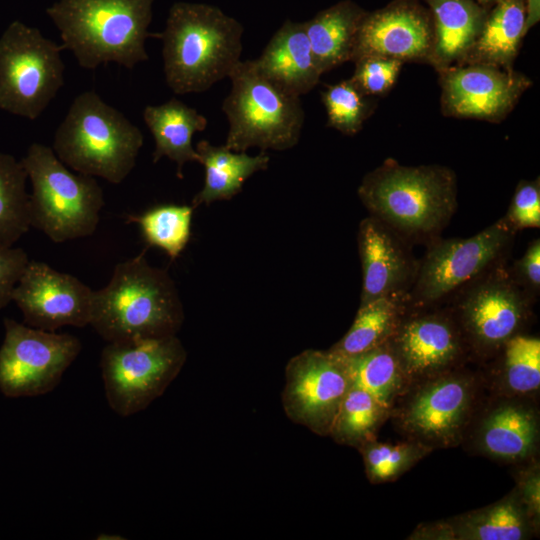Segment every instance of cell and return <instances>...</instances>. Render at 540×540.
<instances>
[{"label":"cell","instance_id":"cell-1","mask_svg":"<svg viewBox=\"0 0 540 540\" xmlns=\"http://www.w3.org/2000/svg\"><path fill=\"white\" fill-rule=\"evenodd\" d=\"M244 28L218 7L176 2L165 29L156 34L163 42L165 81L176 94L201 93L229 77L241 61Z\"/></svg>","mask_w":540,"mask_h":540},{"label":"cell","instance_id":"cell-2","mask_svg":"<svg viewBox=\"0 0 540 540\" xmlns=\"http://www.w3.org/2000/svg\"><path fill=\"white\" fill-rule=\"evenodd\" d=\"M184 319L174 281L144 253L118 263L94 290L90 325L106 342L176 335Z\"/></svg>","mask_w":540,"mask_h":540},{"label":"cell","instance_id":"cell-3","mask_svg":"<svg viewBox=\"0 0 540 540\" xmlns=\"http://www.w3.org/2000/svg\"><path fill=\"white\" fill-rule=\"evenodd\" d=\"M154 0H59L46 9L64 49L80 67L94 70L116 63L133 69L148 60Z\"/></svg>","mask_w":540,"mask_h":540},{"label":"cell","instance_id":"cell-4","mask_svg":"<svg viewBox=\"0 0 540 540\" xmlns=\"http://www.w3.org/2000/svg\"><path fill=\"white\" fill-rule=\"evenodd\" d=\"M358 195L371 216L414 239L441 231L457 208L456 176L439 165L405 166L387 159L365 175Z\"/></svg>","mask_w":540,"mask_h":540},{"label":"cell","instance_id":"cell-5","mask_svg":"<svg viewBox=\"0 0 540 540\" xmlns=\"http://www.w3.org/2000/svg\"><path fill=\"white\" fill-rule=\"evenodd\" d=\"M143 142L135 124L90 90L71 103L55 131L52 149L77 173L119 184L133 170Z\"/></svg>","mask_w":540,"mask_h":540},{"label":"cell","instance_id":"cell-6","mask_svg":"<svg viewBox=\"0 0 540 540\" xmlns=\"http://www.w3.org/2000/svg\"><path fill=\"white\" fill-rule=\"evenodd\" d=\"M20 160L32 186L31 227L55 243L91 236L104 206L97 180L71 172L51 147L41 143H32Z\"/></svg>","mask_w":540,"mask_h":540},{"label":"cell","instance_id":"cell-7","mask_svg":"<svg viewBox=\"0 0 540 540\" xmlns=\"http://www.w3.org/2000/svg\"><path fill=\"white\" fill-rule=\"evenodd\" d=\"M229 78L231 89L221 107L229 123L224 146L235 152L294 147L305 118L300 97L270 82L253 60L240 61Z\"/></svg>","mask_w":540,"mask_h":540},{"label":"cell","instance_id":"cell-8","mask_svg":"<svg viewBox=\"0 0 540 540\" xmlns=\"http://www.w3.org/2000/svg\"><path fill=\"white\" fill-rule=\"evenodd\" d=\"M186 357L176 335L107 342L100 368L110 408L122 417L145 409L177 377Z\"/></svg>","mask_w":540,"mask_h":540},{"label":"cell","instance_id":"cell-9","mask_svg":"<svg viewBox=\"0 0 540 540\" xmlns=\"http://www.w3.org/2000/svg\"><path fill=\"white\" fill-rule=\"evenodd\" d=\"M62 44L13 21L0 36V109L36 120L64 84Z\"/></svg>","mask_w":540,"mask_h":540},{"label":"cell","instance_id":"cell-10","mask_svg":"<svg viewBox=\"0 0 540 540\" xmlns=\"http://www.w3.org/2000/svg\"><path fill=\"white\" fill-rule=\"evenodd\" d=\"M0 347V391L7 397H34L52 391L79 355L81 341L5 318Z\"/></svg>","mask_w":540,"mask_h":540},{"label":"cell","instance_id":"cell-11","mask_svg":"<svg viewBox=\"0 0 540 540\" xmlns=\"http://www.w3.org/2000/svg\"><path fill=\"white\" fill-rule=\"evenodd\" d=\"M514 232L503 217L469 238L433 244L416 270L410 301L433 304L483 274L503 256Z\"/></svg>","mask_w":540,"mask_h":540},{"label":"cell","instance_id":"cell-12","mask_svg":"<svg viewBox=\"0 0 540 540\" xmlns=\"http://www.w3.org/2000/svg\"><path fill=\"white\" fill-rule=\"evenodd\" d=\"M351 387L345 366L331 351L305 350L285 368L282 404L288 418L319 435H329Z\"/></svg>","mask_w":540,"mask_h":540},{"label":"cell","instance_id":"cell-13","mask_svg":"<svg viewBox=\"0 0 540 540\" xmlns=\"http://www.w3.org/2000/svg\"><path fill=\"white\" fill-rule=\"evenodd\" d=\"M94 290L77 277L30 260L17 283L12 302L24 323L47 331L90 325Z\"/></svg>","mask_w":540,"mask_h":540},{"label":"cell","instance_id":"cell-14","mask_svg":"<svg viewBox=\"0 0 540 540\" xmlns=\"http://www.w3.org/2000/svg\"><path fill=\"white\" fill-rule=\"evenodd\" d=\"M439 74L445 115L490 122L504 119L531 85L512 68L481 63L453 65Z\"/></svg>","mask_w":540,"mask_h":540},{"label":"cell","instance_id":"cell-15","mask_svg":"<svg viewBox=\"0 0 540 540\" xmlns=\"http://www.w3.org/2000/svg\"><path fill=\"white\" fill-rule=\"evenodd\" d=\"M528 300L517 282L493 274L471 287L459 304L462 329L480 352L501 349L528 318Z\"/></svg>","mask_w":540,"mask_h":540},{"label":"cell","instance_id":"cell-16","mask_svg":"<svg viewBox=\"0 0 540 540\" xmlns=\"http://www.w3.org/2000/svg\"><path fill=\"white\" fill-rule=\"evenodd\" d=\"M422 382L398 414L401 427L425 445L456 442L471 410L472 381L446 372Z\"/></svg>","mask_w":540,"mask_h":540},{"label":"cell","instance_id":"cell-17","mask_svg":"<svg viewBox=\"0 0 540 540\" xmlns=\"http://www.w3.org/2000/svg\"><path fill=\"white\" fill-rule=\"evenodd\" d=\"M434 25L420 8L398 2L365 14L357 30L351 60L380 56L401 62L431 63Z\"/></svg>","mask_w":540,"mask_h":540},{"label":"cell","instance_id":"cell-18","mask_svg":"<svg viewBox=\"0 0 540 540\" xmlns=\"http://www.w3.org/2000/svg\"><path fill=\"white\" fill-rule=\"evenodd\" d=\"M387 343L408 382L448 372L462 353L458 326L437 313L402 317Z\"/></svg>","mask_w":540,"mask_h":540},{"label":"cell","instance_id":"cell-19","mask_svg":"<svg viewBox=\"0 0 540 540\" xmlns=\"http://www.w3.org/2000/svg\"><path fill=\"white\" fill-rule=\"evenodd\" d=\"M358 247L363 274L360 304L404 297L416 269L400 235L370 215L359 224Z\"/></svg>","mask_w":540,"mask_h":540},{"label":"cell","instance_id":"cell-20","mask_svg":"<svg viewBox=\"0 0 540 540\" xmlns=\"http://www.w3.org/2000/svg\"><path fill=\"white\" fill-rule=\"evenodd\" d=\"M257 70L288 94L301 97L320 80L319 71L303 23L284 21L260 56Z\"/></svg>","mask_w":540,"mask_h":540},{"label":"cell","instance_id":"cell-21","mask_svg":"<svg viewBox=\"0 0 540 540\" xmlns=\"http://www.w3.org/2000/svg\"><path fill=\"white\" fill-rule=\"evenodd\" d=\"M539 422L535 411L519 402H504L482 419L476 443L486 455L504 461L527 459L536 450Z\"/></svg>","mask_w":540,"mask_h":540},{"label":"cell","instance_id":"cell-22","mask_svg":"<svg viewBox=\"0 0 540 540\" xmlns=\"http://www.w3.org/2000/svg\"><path fill=\"white\" fill-rule=\"evenodd\" d=\"M143 120L155 143L153 162H158L162 157L169 158L177 164V176L183 178L185 163L199 162L192 138L195 133L207 127V118L196 109L172 98L160 105L146 106Z\"/></svg>","mask_w":540,"mask_h":540},{"label":"cell","instance_id":"cell-23","mask_svg":"<svg viewBox=\"0 0 540 540\" xmlns=\"http://www.w3.org/2000/svg\"><path fill=\"white\" fill-rule=\"evenodd\" d=\"M433 13L431 63L438 71L460 65L476 41L486 14L473 0H426Z\"/></svg>","mask_w":540,"mask_h":540},{"label":"cell","instance_id":"cell-24","mask_svg":"<svg viewBox=\"0 0 540 540\" xmlns=\"http://www.w3.org/2000/svg\"><path fill=\"white\" fill-rule=\"evenodd\" d=\"M195 149L204 167L205 179L202 189L193 198V208L232 198L251 175L267 169L270 160L266 151L251 156L224 145L214 146L207 140L198 142Z\"/></svg>","mask_w":540,"mask_h":540},{"label":"cell","instance_id":"cell-25","mask_svg":"<svg viewBox=\"0 0 540 540\" xmlns=\"http://www.w3.org/2000/svg\"><path fill=\"white\" fill-rule=\"evenodd\" d=\"M364 15L354 3L343 1L303 22L322 74L351 60L355 36Z\"/></svg>","mask_w":540,"mask_h":540},{"label":"cell","instance_id":"cell-26","mask_svg":"<svg viewBox=\"0 0 540 540\" xmlns=\"http://www.w3.org/2000/svg\"><path fill=\"white\" fill-rule=\"evenodd\" d=\"M525 18L523 0H496L460 65L481 63L512 68L520 40L525 35Z\"/></svg>","mask_w":540,"mask_h":540},{"label":"cell","instance_id":"cell-27","mask_svg":"<svg viewBox=\"0 0 540 540\" xmlns=\"http://www.w3.org/2000/svg\"><path fill=\"white\" fill-rule=\"evenodd\" d=\"M533 517L519 493L457 517L450 523L454 539L522 540L535 527Z\"/></svg>","mask_w":540,"mask_h":540},{"label":"cell","instance_id":"cell-28","mask_svg":"<svg viewBox=\"0 0 540 540\" xmlns=\"http://www.w3.org/2000/svg\"><path fill=\"white\" fill-rule=\"evenodd\" d=\"M337 356L345 366L351 386L366 391L387 410L408 384L387 342L353 356Z\"/></svg>","mask_w":540,"mask_h":540},{"label":"cell","instance_id":"cell-29","mask_svg":"<svg viewBox=\"0 0 540 540\" xmlns=\"http://www.w3.org/2000/svg\"><path fill=\"white\" fill-rule=\"evenodd\" d=\"M404 297H381L360 304L348 332L329 351L353 356L386 343L403 317Z\"/></svg>","mask_w":540,"mask_h":540},{"label":"cell","instance_id":"cell-30","mask_svg":"<svg viewBox=\"0 0 540 540\" xmlns=\"http://www.w3.org/2000/svg\"><path fill=\"white\" fill-rule=\"evenodd\" d=\"M27 179L21 160L0 152V245L13 246L31 228Z\"/></svg>","mask_w":540,"mask_h":540},{"label":"cell","instance_id":"cell-31","mask_svg":"<svg viewBox=\"0 0 540 540\" xmlns=\"http://www.w3.org/2000/svg\"><path fill=\"white\" fill-rule=\"evenodd\" d=\"M388 410L366 391L351 386L344 396L329 435L360 448L373 440Z\"/></svg>","mask_w":540,"mask_h":540},{"label":"cell","instance_id":"cell-32","mask_svg":"<svg viewBox=\"0 0 540 540\" xmlns=\"http://www.w3.org/2000/svg\"><path fill=\"white\" fill-rule=\"evenodd\" d=\"M193 209L192 205H159L140 215H129L127 221L139 225L148 245L175 259L190 239Z\"/></svg>","mask_w":540,"mask_h":540},{"label":"cell","instance_id":"cell-33","mask_svg":"<svg viewBox=\"0 0 540 540\" xmlns=\"http://www.w3.org/2000/svg\"><path fill=\"white\" fill-rule=\"evenodd\" d=\"M502 380L506 392L527 395L540 386V340L517 334L502 347Z\"/></svg>","mask_w":540,"mask_h":540},{"label":"cell","instance_id":"cell-34","mask_svg":"<svg viewBox=\"0 0 540 540\" xmlns=\"http://www.w3.org/2000/svg\"><path fill=\"white\" fill-rule=\"evenodd\" d=\"M321 99L327 114V126L346 135L358 133L373 109L369 96L364 95L350 79L327 85Z\"/></svg>","mask_w":540,"mask_h":540},{"label":"cell","instance_id":"cell-35","mask_svg":"<svg viewBox=\"0 0 540 540\" xmlns=\"http://www.w3.org/2000/svg\"><path fill=\"white\" fill-rule=\"evenodd\" d=\"M429 448L419 441L386 444L373 440L360 447L367 477L374 483L397 478L421 459Z\"/></svg>","mask_w":540,"mask_h":540},{"label":"cell","instance_id":"cell-36","mask_svg":"<svg viewBox=\"0 0 540 540\" xmlns=\"http://www.w3.org/2000/svg\"><path fill=\"white\" fill-rule=\"evenodd\" d=\"M403 62L387 57L367 56L355 61L350 80L366 96L383 95L395 84Z\"/></svg>","mask_w":540,"mask_h":540},{"label":"cell","instance_id":"cell-37","mask_svg":"<svg viewBox=\"0 0 540 540\" xmlns=\"http://www.w3.org/2000/svg\"><path fill=\"white\" fill-rule=\"evenodd\" d=\"M505 218L515 231L540 226L539 179L518 183Z\"/></svg>","mask_w":540,"mask_h":540},{"label":"cell","instance_id":"cell-38","mask_svg":"<svg viewBox=\"0 0 540 540\" xmlns=\"http://www.w3.org/2000/svg\"><path fill=\"white\" fill-rule=\"evenodd\" d=\"M29 261L24 249L0 245V310L12 302L13 291Z\"/></svg>","mask_w":540,"mask_h":540},{"label":"cell","instance_id":"cell-39","mask_svg":"<svg viewBox=\"0 0 540 540\" xmlns=\"http://www.w3.org/2000/svg\"><path fill=\"white\" fill-rule=\"evenodd\" d=\"M517 277L525 286L538 291L540 287V240H533L516 265Z\"/></svg>","mask_w":540,"mask_h":540},{"label":"cell","instance_id":"cell-40","mask_svg":"<svg viewBox=\"0 0 540 540\" xmlns=\"http://www.w3.org/2000/svg\"><path fill=\"white\" fill-rule=\"evenodd\" d=\"M533 519H539V473L533 470L524 479L519 492Z\"/></svg>","mask_w":540,"mask_h":540},{"label":"cell","instance_id":"cell-41","mask_svg":"<svg viewBox=\"0 0 540 540\" xmlns=\"http://www.w3.org/2000/svg\"><path fill=\"white\" fill-rule=\"evenodd\" d=\"M540 15V0H528L527 17L525 18L524 34L536 24Z\"/></svg>","mask_w":540,"mask_h":540},{"label":"cell","instance_id":"cell-42","mask_svg":"<svg viewBox=\"0 0 540 540\" xmlns=\"http://www.w3.org/2000/svg\"><path fill=\"white\" fill-rule=\"evenodd\" d=\"M479 1L485 4V3L492 2V1H494V0H479Z\"/></svg>","mask_w":540,"mask_h":540}]
</instances>
